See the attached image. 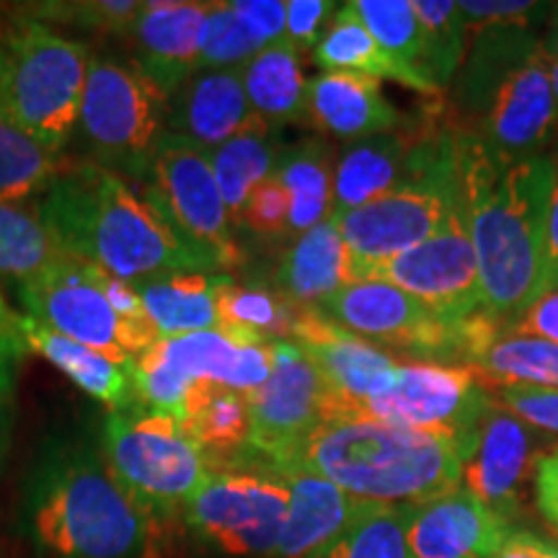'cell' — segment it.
I'll use <instances>...</instances> for the list:
<instances>
[{
    "instance_id": "obj_3",
    "label": "cell",
    "mask_w": 558,
    "mask_h": 558,
    "mask_svg": "<svg viewBox=\"0 0 558 558\" xmlns=\"http://www.w3.org/2000/svg\"><path fill=\"white\" fill-rule=\"evenodd\" d=\"M476 437L418 432L373 418L320 422L288 458L369 505L416 507L448 494L463 481Z\"/></svg>"
},
{
    "instance_id": "obj_50",
    "label": "cell",
    "mask_w": 558,
    "mask_h": 558,
    "mask_svg": "<svg viewBox=\"0 0 558 558\" xmlns=\"http://www.w3.org/2000/svg\"><path fill=\"white\" fill-rule=\"evenodd\" d=\"M550 282H558V158H554V181H550L546 222V284Z\"/></svg>"
},
{
    "instance_id": "obj_28",
    "label": "cell",
    "mask_w": 558,
    "mask_h": 558,
    "mask_svg": "<svg viewBox=\"0 0 558 558\" xmlns=\"http://www.w3.org/2000/svg\"><path fill=\"white\" fill-rule=\"evenodd\" d=\"M277 282L295 303L320 305L352 282V262L337 220L329 218L290 243L277 269Z\"/></svg>"
},
{
    "instance_id": "obj_17",
    "label": "cell",
    "mask_w": 558,
    "mask_h": 558,
    "mask_svg": "<svg viewBox=\"0 0 558 558\" xmlns=\"http://www.w3.org/2000/svg\"><path fill=\"white\" fill-rule=\"evenodd\" d=\"M275 365L251 407V448L269 465L279 463L324 422L326 383L308 354L292 339H271Z\"/></svg>"
},
{
    "instance_id": "obj_30",
    "label": "cell",
    "mask_w": 558,
    "mask_h": 558,
    "mask_svg": "<svg viewBox=\"0 0 558 558\" xmlns=\"http://www.w3.org/2000/svg\"><path fill=\"white\" fill-rule=\"evenodd\" d=\"M409 150V140L393 132L360 140L341 150L333 166V215L367 205L399 186L407 173Z\"/></svg>"
},
{
    "instance_id": "obj_12",
    "label": "cell",
    "mask_w": 558,
    "mask_h": 558,
    "mask_svg": "<svg viewBox=\"0 0 558 558\" xmlns=\"http://www.w3.org/2000/svg\"><path fill=\"white\" fill-rule=\"evenodd\" d=\"M494 401L469 365L401 362L380 393L362 403L352 418L393 424L450 437H476Z\"/></svg>"
},
{
    "instance_id": "obj_11",
    "label": "cell",
    "mask_w": 558,
    "mask_h": 558,
    "mask_svg": "<svg viewBox=\"0 0 558 558\" xmlns=\"http://www.w3.org/2000/svg\"><path fill=\"white\" fill-rule=\"evenodd\" d=\"M26 316L62 337L132 367L137 354L158 341L153 326L132 324L111 308L88 262L68 256L58 267L19 288Z\"/></svg>"
},
{
    "instance_id": "obj_32",
    "label": "cell",
    "mask_w": 558,
    "mask_h": 558,
    "mask_svg": "<svg viewBox=\"0 0 558 558\" xmlns=\"http://www.w3.org/2000/svg\"><path fill=\"white\" fill-rule=\"evenodd\" d=\"M333 160L324 140L311 137L279 156L275 177L290 199V235L308 233L333 215Z\"/></svg>"
},
{
    "instance_id": "obj_18",
    "label": "cell",
    "mask_w": 558,
    "mask_h": 558,
    "mask_svg": "<svg viewBox=\"0 0 558 558\" xmlns=\"http://www.w3.org/2000/svg\"><path fill=\"white\" fill-rule=\"evenodd\" d=\"M558 128L548 58L538 47L501 75L486 99L484 140L512 158L538 156Z\"/></svg>"
},
{
    "instance_id": "obj_23",
    "label": "cell",
    "mask_w": 558,
    "mask_h": 558,
    "mask_svg": "<svg viewBox=\"0 0 558 558\" xmlns=\"http://www.w3.org/2000/svg\"><path fill=\"white\" fill-rule=\"evenodd\" d=\"M271 471L284 478L290 492L288 514L271 558H320L344 533L360 501L300 465L284 463Z\"/></svg>"
},
{
    "instance_id": "obj_19",
    "label": "cell",
    "mask_w": 558,
    "mask_h": 558,
    "mask_svg": "<svg viewBox=\"0 0 558 558\" xmlns=\"http://www.w3.org/2000/svg\"><path fill=\"white\" fill-rule=\"evenodd\" d=\"M509 533L512 525L463 486L409 507L411 558H492Z\"/></svg>"
},
{
    "instance_id": "obj_53",
    "label": "cell",
    "mask_w": 558,
    "mask_h": 558,
    "mask_svg": "<svg viewBox=\"0 0 558 558\" xmlns=\"http://www.w3.org/2000/svg\"><path fill=\"white\" fill-rule=\"evenodd\" d=\"M0 337L24 344V341H21V333H19V316L16 313H11V308L3 303V300H0Z\"/></svg>"
},
{
    "instance_id": "obj_36",
    "label": "cell",
    "mask_w": 558,
    "mask_h": 558,
    "mask_svg": "<svg viewBox=\"0 0 558 558\" xmlns=\"http://www.w3.org/2000/svg\"><path fill=\"white\" fill-rule=\"evenodd\" d=\"M39 207L0 205V277L26 284L68 259Z\"/></svg>"
},
{
    "instance_id": "obj_5",
    "label": "cell",
    "mask_w": 558,
    "mask_h": 558,
    "mask_svg": "<svg viewBox=\"0 0 558 558\" xmlns=\"http://www.w3.org/2000/svg\"><path fill=\"white\" fill-rule=\"evenodd\" d=\"M460 135H432L411 145L407 173L367 205L333 215L352 279L437 235L460 213Z\"/></svg>"
},
{
    "instance_id": "obj_38",
    "label": "cell",
    "mask_w": 558,
    "mask_h": 558,
    "mask_svg": "<svg viewBox=\"0 0 558 558\" xmlns=\"http://www.w3.org/2000/svg\"><path fill=\"white\" fill-rule=\"evenodd\" d=\"M424 37V75L442 90L458 73L465 54V29L458 3L452 0H414Z\"/></svg>"
},
{
    "instance_id": "obj_9",
    "label": "cell",
    "mask_w": 558,
    "mask_h": 558,
    "mask_svg": "<svg viewBox=\"0 0 558 558\" xmlns=\"http://www.w3.org/2000/svg\"><path fill=\"white\" fill-rule=\"evenodd\" d=\"M101 458L150 514L184 512L215 473L181 418L148 409L109 414Z\"/></svg>"
},
{
    "instance_id": "obj_42",
    "label": "cell",
    "mask_w": 558,
    "mask_h": 558,
    "mask_svg": "<svg viewBox=\"0 0 558 558\" xmlns=\"http://www.w3.org/2000/svg\"><path fill=\"white\" fill-rule=\"evenodd\" d=\"M140 11H143V3L137 0H90V3L41 5L39 16L62 19L68 24L104 34H130Z\"/></svg>"
},
{
    "instance_id": "obj_51",
    "label": "cell",
    "mask_w": 558,
    "mask_h": 558,
    "mask_svg": "<svg viewBox=\"0 0 558 558\" xmlns=\"http://www.w3.org/2000/svg\"><path fill=\"white\" fill-rule=\"evenodd\" d=\"M19 341H11L5 337H0V401L5 399V396L11 393V386H13V360H16V354L21 352Z\"/></svg>"
},
{
    "instance_id": "obj_1",
    "label": "cell",
    "mask_w": 558,
    "mask_h": 558,
    "mask_svg": "<svg viewBox=\"0 0 558 558\" xmlns=\"http://www.w3.org/2000/svg\"><path fill=\"white\" fill-rule=\"evenodd\" d=\"M460 207L476 251L484 311L512 320L546 288V222L554 158H512L460 135Z\"/></svg>"
},
{
    "instance_id": "obj_54",
    "label": "cell",
    "mask_w": 558,
    "mask_h": 558,
    "mask_svg": "<svg viewBox=\"0 0 558 558\" xmlns=\"http://www.w3.org/2000/svg\"><path fill=\"white\" fill-rule=\"evenodd\" d=\"M543 50L550 58L558 60V9L554 11V19H550V26H548V37H546V45H543Z\"/></svg>"
},
{
    "instance_id": "obj_7",
    "label": "cell",
    "mask_w": 558,
    "mask_h": 558,
    "mask_svg": "<svg viewBox=\"0 0 558 558\" xmlns=\"http://www.w3.org/2000/svg\"><path fill=\"white\" fill-rule=\"evenodd\" d=\"M275 365L271 339L254 331L213 329L163 337L132 362L135 401L143 409L181 418L192 390L222 386L243 396L256 393Z\"/></svg>"
},
{
    "instance_id": "obj_39",
    "label": "cell",
    "mask_w": 558,
    "mask_h": 558,
    "mask_svg": "<svg viewBox=\"0 0 558 558\" xmlns=\"http://www.w3.org/2000/svg\"><path fill=\"white\" fill-rule=\"evenodd\" d=\"M354 11L378 39V45L403 68L424 75V37L418 24L414 0H352ZM432 83V81H429ZM435 86V83H432Z\"/></svg>"
},
{
    "instance_id": "obj_15",
    "label": "cell",
    "mask_w": 558,
    "mask_h": 558,
    "mask_svg": "<svg viewBox=\"0 0 558 558\" xmlns=\"http://www.w3.org/2000/svg\"><path fill=\"white\" fill-rule=\"evenodd\" d=\"M318 311L375 347L424 357H448L465 349V326L445 324L418 300L380 279H352Z\"/></svg>"
},
{
    "instance_id": "obj_6",
    "label": "cell",
    "mask_w": 558,
    "mask_h": 558,
    "mask_svg": "<svg viewBox=\"0 0 558 558\" xmlns=\"http://www.w3.org/2000/svg\"><path fill=\"white\" fill-rule=\"evenodd\" d=\"M90 50L50 26H19L0 45V114L37 143L65 153L78 130Z\"/></svg>"
},
{
    "instance_id": "obj_22",
    "label": "cell",
    "mask_w": 558,
    "mask_h": 558,
    "mask_svg": "<svg viewBox=\"0 0 558 558\" xmlns=\"http://www.w3.org/2000/svg\"><path fill=\"white\" fill-rule=\"evenodd\" d=\"M530 469L527 424L507 409L494 407L481 422L476 445L465 460L463 481L478 501L509 518L520 512V492Z\"/></svg>"
},
{
    "instance_id": "obj_20",
    "label": "cell",
    "mask_w": 558,
    "mask_h": 558,
    "mask_svg": "<svg viewBox=\"0 0 558 558\" xmlns=\"http://www.w3.org/2000/svg\"><path fill=\"white\" fill-rule=\"evenodd\" d=\"M209 3L199 0H156L143 3L128 37L135 65L166 94L199 70V39Z\"/></svg>"
},
{
    "instance_id": "obj_48",
    "label": "cell",
    "mask_w": 558,
    "mask_h": 558,
    "mask_svg": "<svg viewBox=\"0 0 558 558\" xmlns=\"http://www.w3.org/2000/svg\"><path fill=\"white\" fill-rule=\"evenodd\" d=\"M505 333L538 337L558 344V282H550L520 316L505 326Z\"/></svg>"
},
{
    "instance_id": "obj_46",
    "label": "cell",
    "mask_w": 558,
    "mask_h": 558,
    "mask_svg": "<svg viewBox=\"0 0 558 558\" xmlns=\"http://www.w3.org/2000/svg\"><path fill=\"white\" fill-rule=\"evenodd\" d=\"M230 9L246 24L262 50L284 39V24H288L284 0H230Z\"/></svg>"
},
{
    "instance_id": "obj_49",
    "label": "cell",
    "mask_w": 558,
    "mask_h": 558,
    "mask_svg": "<svg viewBox=\"0 0 558 558\" xmlns=\"http://www.w3.org/2000/svg\"><path fill=\"white\" fill-rule=\"evenodd\" d=\"M535 505L558 533V448L535 460Z\"/></svg>"
},
{
    "instance_id": "obj_13",
    "label": "cell",
    "mask_w": 558,
    "mask_h": 558,
    "mask_svg": "<svg viewBox=\"0 0 558 558\" xmlns=\"http://www.w3.org/2000/svg\"><path fill=\"white\" fill-rule=\"evenodd\" d=\"M145 194L181 239L209 256L218 269L239 262L233 220L213 173L209 153L166 135L153 158Z\"/></svg>"
},
{
    "instance_id": "obj_25",
    "label": "cell",
    "mask_w": 558,
    "mask_h": 558,
    "mask_svg": "<svg viewBox=\"0 0 558 558\" xmlns=\"http://www.w3.org/2000/svg\"><path fill=\"white\" fill-rule=\"evenodd\" d=\"M19 333L24 347L45 357L52 367H58L65 378L88 393L90 399L104 403L111 414L128 411L135 401V386H132V369L120 365L107 354L78 344V341L62 337L50 326L39 324L32 316H19Z\"/></svg>"
},
{
    "instance_id": "obj_4",
    "label": "cell",
    "mask_w": 558,
    "mask_h": 558,
    "mask_svg": "<svg viewBox=\"0 0 558 558\" xmlns=\"http://www.w3.org/2000/svg\"><path fill=\"white\" fill-rule=\"evenodd\" d=\"M29 530L50 558H145L156 514L124 488L101 456L73 452L39 478Z\"/></svg>"
},
{
    "instance_id": "obj_27",
    "label": "cell",
    "mask_w": 558,
    "mask_h": 558,
    "mask_svg": "<svg viewBox=\"0 0 558 558\" xmlns=\"http://www.w3.org/2000/svg\"><path fill=\"white\" fill-rule=\"evenodd\" d=\"M463 357L481 383L558 390V344L554 341L488 329L473 333Z\"/></svg>"
},
{
    "instance_id": "obj_44",
    "label": "cell",
    "mask_w": 558,
    "mask_h": 558,
    "mask_svg": "<svg viewBox=\"0 0 558 558\" xmlns=\"http://www.w3.org/2000/svg\"><path fill=\"white\" fill-rule=\"evenodd\" d=\"M337 3L329 0H288V24H284V39L295 50H316V45L324 37L337 16Z\"/></svg>"
},
{
    "instance_id": "obj_55",
    "label": "cell",
    "mask_w": 558,
    "mask_h": 558,
    "mask_svg": "<svg viewBox=\"0 0 558 558\" xmlns=\"http://www.w3.org/2000/svg\"><path fill=\"white\" fill-rule=\"evenodd\" d=\"M530 543H533V548L538 550L541 558H558V543L538 538V535H533V533H530Z\"/></svg>"
},
{
    "instance_id": "obj_2",
    "label": "cell",
    "mask_w": 558,
    "mask_h": 558,
    "mask_svg": "<svg viewBox=\"0 0 558 558\" xmlns=\"http://www.w3.org/2000/svg\"><path fill=\"white\" fill-rule=\"evenodd\" d=\"M37 207L70 256L124 282L218 269L181 239L148 194L90 160L65 173Z\"/></svg>"
},
{
    "instance_id": "obj_33",
    "label": "cell",
    "mask_w": 558,
    "mask_h": 558,
    "mask_svg": "<svg viewBox=\"0 0 558 558\" xmlns=\"http://www.w3.org/2000/svg\"><path fill=\"white\" fill-rule=\"evenodd\" d=\"M279 156L282 153H279L275 128H269L259 117L246 130H241L239 135L209 153V163H213V173L218 179L233 228H241L243 209H246L251 192L264 179L275 177Z\"/></svg>"
},
{
    "instance_id": "obj_45",
    "label": "cell",
    "mask_w": 558,
    "mask_h": 558,
    "mask_svg": "<svg viewBox=\"0 0 558 558\" xmlns=\"http://www.w3.org/2000/svg\"><path fill=\"white\" fill-rule=\"evenodd\" d=\"M499 407L525 422L527 427L558 435V390L501 388Z\"/></svg>"
},
{
    "instance_id": "obj_16",
    "label": "cell",
    "mask_w": 558,
    "mask_h": 558,
    "mask_svg": "<svg viewBox=\"0 0 558 558\" xmlns=\"http://www.w3.org/2000/svg\"><path fill=\"white\" fill-rule=\"evenodd\" d=\"M288 339L308 354L326 383L324 422L352 418L362 403L388 386L401 365V360L347 331L316 308L295 313Z\"/></svg>"
},
{
    "instance_id": "obj_31",
    "label": "cell",
    "mask_w": 558,
    "mask_h": 558,
    "mask_svg": "<svg viewBox=\"0 0 558 558\" xmlns=\"http://www.w3.org/2000/svg\"><path fill=\"white\" fill-rule=\"evenodd\" d=\"M243 88L254 114L269 128L305 122L308 81L303 75L300 52L288 39L264 47L241 68Z\"/></svg>"
},
{
    "instance_id": "obj_24",
    "label": "cell",
    "mask_w": 558,
    "mask_h": 558,
    "mask_svg": "<svg viewBox=\"0 0 558 558\" xmlns=\"http://www.w3.org/2000/svg\"><path fill=\"white\" fill-rule=\"evenodd\" d=\"M305 122L326 137L360 143L393 132L399 111L386 99L380 81L352 73H320L308 81Z\"/></svg>"
},
{
    "instance_id": "obj_10",
    "label": "cell",
    "mask_w": 558,
    "mask_h": 558,
    "mask_svg": "<svg viewBox=\"0 0 558 558\" xmlns=\"http://www.w3.org/2000/svg\"><path fill=\"white\" fill-rule=\"evenodd\" d=\"M290 492L275 471H215L184 507L192 533L228 558L275 556Z\"/></svg>"
},
{
    "instance_id": "obj_21",
    "label": "cell",
    "mask_w": 558,
    "mask_h": 558,
    "mask_svg": "<svg viewBox=\"0 0 558 558\" xmlns=\"http://www.w3.org/2000/svg\"><path fill=\"white\" fill-rule=\"evenodd\" d=\"M254 120L241 70H197L171 94L166 135L213 153Z\"/></svg>"
},
{
    "instance_id": "obj_26",
    "label": "cell",
    "mask_w": 558,
    "mask_h": 558,
    "mask_svg": "<svg viewBox=\"0 0 558 558\" xmlns=\"http://www.w3.org/2000/svg\"><path fill=\"white\" fill-rule=\"evenodd\" d=\"M226 277L215 271H169L135 282L145 318L158 339L222 329L220 288Z\"/></svg>"
},
{
    "instance_id": "obj_29",
    "label": "cell",
    "mask_w": 558,
    "mask_h": 558,
    "mask_svg": "<svg viewBox=\"0 0 558 558\" xmlns=\"http://www.w3.org/2000/svg\"><path fill=\"white\" fill-rule=\"evenodd\" d=\"M313 60L324 73H352L373 81H396L401 86L418 90V94H439V88L432 86L427 78L403 68L399 60L383 50L378 39L362 24L354 3L339 5L331 26L313 50Z\"/></svg>"
},
{
    "instance_id": "obj_41",
    "label": "cell",
    "mask_w": 558,
    "mask_h": 558,
    "mask_svg": "<svg viewBox=\"0 0 558 558\" xmlns=\"http://www.w3.org/2000/svg\"><path fill=\"white\" fill-rule=\"evenodd\" d=\"M259 52V41L230 3H209L199 39V70H241Z\"/></svg>"
},
{
    "instance_id": "obj_34",
    "label": "cell",
    "mask_w": 558,
    "mask_h": 558,
    "mask_svg": "<svg viewBox=\"0 0 558 558\" xmlns=\"http://www.w3.org/2000/svg\"><path fill=\"white\" fill-rule=\"evenodd\" d=\"M75 166L65 153L45 148L0 114V205H26L32 197H45Z\"/></svg>"
},
{
    "instance_id": "obj_56",
    "label": "cell",
    "mask_w": 558,
    "mask_h": 558,
    "mask_svg": "<svg viewBox=\"0 0 558 558\" xmlns=\"http://www.w3.org/2000/svg\"><path fill=\"white\" fill-rule=\"evenodd\" d=\"M546 52V50H543ZM548 58V73H550V83H554V96H556V104H558V60L550 58V54H546Z\"/></svg>"
},
{
    "instance_id": "obj_52",
    "label": "cell",
    "mask_w": 558,
    "mask_h": 558,
    "mask_svg": "<svg viewBox=\"0 0 558 558\" xmlns=\"http://www.w3.org/2000/svg\"><path fill=\"white\" fill-rule=\"evenodd\" d=\"M492 558H541V554L533 548V543H530V533H525V530H512L509 538L505 541V546H501Z\"/></svg>"
},
{
    "instance_id": "obj_40",
    "label": "cell",
    "mask_w": 558,
    "mask_h": 558,
    "mask_svg": "<svg viewBox=\"0 0 558 558\" xmlns=\"http://www.w3.org/2000/svg\"><path fill=\"white\" fill-rule=\"evenodd\" d=\"M292 318L288 303L267 290L241 288L226 277L220 288V324L222 329L254 331L267 339H288Z\"/></svg>"
},
{
    "instance_id": "obj_35",
    "label": "cell",
    "mask_w": 558,
    "mask_h": 558,
    "mask_svg": "<svg viewBox=\"0 0 558 558\" xmlns=\"http://www.w3.org/2000/svg\"><path fill=\"white\" fill-rule=\"evenodd\" d=\"M184 427L207 452L209 463L251 448L248 396L222 386H199L186 401Z\"/></svg>"
},
{
    "instance_id": "obj_14",
    "label": "cell",
    "mask_w": 558,
    "mask_h": 558,
    "mask_svg": "<svg viewBox=\"0 0 558 558\" xmlns=\"http://www.w3.org/2000/svg\"><path fill=\"white\" fill-rule=\"evenodd\" d=\"M357 279H380L411 295L450 326H465L484 313L478 262L463 207L448 226Z\"/></svg>"
},
{
    "instance_id": "obj_37",
    "label": "cell",
    "mask_w": 558,
    "mask_h": 558,
    "mask_svg": "<svg viewBox=\"0 0 558 558\" xmlns=\"http://www.w3.org/2000/svg\"><path fill=\"white\" fill-rule=\"evenodd\" d=\"M407 522L409 507L360 501L344 533L320 558H411Z\"/></svg>"
},
{
    "instance_id": "obj_8",
    "label": "cell",
    "mask_w": 558,
    "mask_h": 558,
    "mask_svg": "<svg viewBox=\"0 0 558 558\" xmlns=\"http://www.w3.org/2000/svg\"><path fill=\"white\" fill-rule=\"evenodd\" d=\"M169 101L171 96L135 62L90 60L75 130L90 163L120 177L148 179L169 132Z\"/></svg>"
},
{
    "instance_id": "obj_47",
    "label": "cell",
    "mask_w": 558,
    "mask_h": 558,
    "mask_svg": "<svg viewBox=\"0 0 558 558\" xmlns=\"http://www.w3.org/2000/svg\"><path fill=\"white\" fill-rule=\"evenodd\" d=\"M460 16L469 32H484V29H497V26H527V19L535 16V11H541L543 5L538 3H522V0H505V3H458Z\"/></svg>"
},
{
    "instance_id": "obj_43",
    "label": "cell",
    "mask_w": 558,
    "mask_h": 558,
    "mask_svg": "<svg viewBox=\"0 0 558 558\" xmlns=\"http://www.w3.org/2000/svg\"><path fill=\"white\" fill-rule=\"evenodd\" d=\"M241 228H248L251 233L262 235V239H282V235H290V199L277 177L264 179L251 192L246 209H243Z\"/></svg>"
}]
</instances>
